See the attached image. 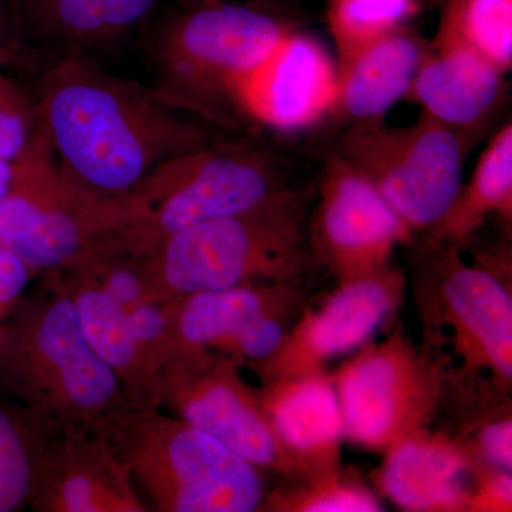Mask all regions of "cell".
Wrapping results in <instances>:
<instances>
[{
	"mask_svg": "<svg viewBox=\"0 0 512 512\" xmlns=\"http://www.w3.org/2000/svg\"><path fill=\"white\" fill-rule=\"evenodd\" d=\"M407 285L403 269L393 262L375 274L340 282L318 301L311 299L274 355L252 369L261 382L326 370L392 325Z\"/></svg>",
	"mask_w": 512,
	"mask_h": 512,
	"instance_id": "7c38bea8",
	"label": "cell"
},
{
	"mask_svg": "<svg viewBox=\"0 0 512 512\" xmlns=\"http://www.w3.org/2000/svg\"><path fill=\"white\" fill-rule=\"evenodd\" d=\"M36 126L80 187L100 200L123 197L157 165L210 144L183 111L67 50L43 74Z\"/></svg>",
	"mask_w": 512,
	"mask_h": 512,
	"instance_id": "6da1fadb",
	"label": "cell"
},
{
	"mask_svg": "<svg viewBox=\"0 0 512 512\" xmlns=\"http://www.w3.org/2000/svg\"><path fill=\"white\" fill-rule=\"evenodd\" d=\"M0 319V392L63 433H96L127 404L120 382L84 336L57 272Z\"/></svg>",
	"mask_w": 512,
	"mask_h": 512,
	"instance_id": "3957f363",
	"label": "cell"
},
{
	"mask_svg": "<svg viewBox=\"0 0 512 512\" xmlns=\"http://www.w3.org/2000/svg\"><path fill=\"white\" fill-rule=\"evenodd\" d=\"M414 234L345 158H328L309 237L320 266L338 284L382 271L397 248L412 244Z\"/></svg>",
	"mask_w": 512,
	"mask_h": 512,
	"instance_id": "4fadbf2b",
	"label": "cell"
},
{
	"mask_svg": "<svg viewBox=\"0 0 512 512\" xmlns=\"http://www.w3.org/2000/svg\"><path fill=\"white\" fill-rule=\"evenodd\" d=\"M259 396L276 440L298 470L299 481L342 468V412L326 370L262 380Z\"/></svg>",
	"mask_w": 512,
	"mask_h": 512,
	"instance_id": "e0dca14e",
	"label": "cell"
},
{
	"mask_svg": "<svg viewBox=\"0 0 512 512\" xmlns=\"http://www.w3.org/2000/svg\"><path fill=\"white\" fill-rule=\"evenodd\" d=\"M311 299V288L285 284L192 293L175 303V339L252 367L274 355Z\"/></svg>",
	"mask_w": 512,
	"mask_h": 512,
	"instance_id": "5bb4252c",
	"label": "cell"
},
{
	"mask_svg": "<svg viewBox=\"0 0 512 512\" xmlns=\"http://www.w3.org/2000/svg\"><path fill=\"white\" fill-rule=\"evenodd\" d=\"M504 227L512 220V126L501 127L487 144L466 185L429 235L446 244L461 245L483 227L490 217Z\"/></svg>",
	"mask_w": 512,
	"mask_h": 512,
	"instance_id": "603a6c76",
	"label": "cell"
},
{
	"mask_svg": "<svg viewBox=\"0 0 512 512\" xmlns=\"http://www.w3.org/2000/svg\"><path fill=\"white\" fill-rule=\"evenodd\" d=\"M338 63L316 37L286 30L234 89L241 120L274 130H306L335 113Z\"/></svg>",
	"mask_w": 512,
	"mask_h": 512,
	"instance_id": "9a60e30c",
	"label": "cell"
},
{
	"mask_svg": "<svg viewBox=\"0 0 512 512\" xmlns=\"http://www.w3.org/2000/svg\"><path fill=\"white\" fill-rule=\"evenodd\" d=\"M55 429L18 403H0V512L29 507L37 463Z\"/></svg>",
	"mask_w": 512,
	"mask_h": 512,
	"instance_id": "cb8c5ba5",
	"label": "cell"
},
{
	"mask_svg": "<svg viewBox=\"0 0 512 512\" xmlns=\"http://www.w3.org/2000/svg\"><path fill=\"white\" fill-rule=\"evenodd\" d=\"M285 187L265 151L210 143L164 161L110 200L109 241L147 258L178 232L247 210Z\"/></svg>",
	"mask_w": 512,
	"mask_h": 512,
	"instance_id": "8992f818",
	"label": "cell"
},
{
	"mask_svg": "<svg viewBox=\"0 0 512 512\" xmlns=\"http://www.w3.org/2000/svg\"><path fill=\"white\" fill-rule=\"evenodd\" d=\"M241 367L221 353L181 346L161 367L160 409L211 434L262 473L295 483L298 470Z\"/></svg>",
	"mask_w": 512,
	"mask_h": 512,
	"instance_id": "8fae6325",
	"label": "cell"
},
{
	"mask_svg": "<svg viewBox=\"0 0 512 512\" xmlns=\"http://www.w3.org/2000/svg\"><path fill=\"white\" fill-rule=\"evenodd\" d=\"M480 463L460 437L421 430L384 453L376 484L403 511L467 512Z\"/></svg>",
	"mask_w": 512,
	"mask_h": 512,
	"instance_id": "ac0fdd59",
	"label": "cell"
},
{
	"mask_svg": "<svg viewBox=\"0 0 512 512\" xmlns=\"http://www.w3.org/2000/svg\"><path fill=\"white\" fill-rule=\"evenodd\" d=\"M338 394L343 439L384 454L421 430L446 402L439 363L402 333L372 340L329 373Z\"/></svg>",
	"mask_w": 512,
	"mask_h": 512,
	"instance_id": "9c48e42d",
	"label": "cell"
},
{
	"mask_svg": "<svg viewBox=\"0 0 512 512\" xmlns=\"http://www.w3.org/2000/svg\"><path fill=\"white\" fill-rule=\"evenodd\" d=\"M417 6L419 0H330L329 29L339 62L403 28Z\"/></svg>",
	"mask_w": 512,
	"mask_h": 512,
	"instance_id": "4316f807",
	"label": "cell"
},
{
	"mask_svg": "<svg viewBox=\"0 0 512 512\" xmlns=\"http://www.w3.org/2000/svg\"><path fill=\"white\" fill-rule=\"evenodd\" d=\"M266 494L262 511L274 512H380L375 491L355 474L340 470Z\"/></svg>",
	"mask_w": 512,
	"mask_h": 512,
	"instance_id": "484cf974",
	"label": "cell"
},
{
	"mask_svg": "<svg viewBox=\"0 0 512 512\" xmlns=\"http://www.w3.org/2000/svg\"><path fill=\"white\" fill-rule=\"evenodd\" d=\"M412 259L414 306L421 346L446 376V400L470 426L510 407L512 390L511 275L493 262L468 264L460 248L431 238Z\"/></svg>",
	"mask_w": 512,
	"mask_h": 512,
	"instance_id": "7a4b0ae2",
	"label": "cell"
},
{
	"mask_svg": "<svg viewBox=\"0 0 512 512\" xmlns=\"http://www.w3.org/2000/svg\"><path fill=\"white\" fill-rule=\"evenodd\" d=\"M0 69V156L12 160L36 128L35 97Z\"/></svg>",
	"mask_w": 512,
	"mask_h": 512,
	"instance_id": "83f0119b",
	"label": "cell"
},
{
	"mask_svg": "<svg viewBox=\"0 0 512 512\" xmlns=\"http://www.w3.org/2000/svg\"><path fill=\"white\" fill-rule=\"evenodd\" d=\"M29 507L36 512H150L101 437L59 429L43 446Z\"/></svg>",
	"mask_w": 512,
	"mask_h": 512,
	"instance_id": "2e32d148",
	"label": "cell"
},
{
	"mask_svg": "<svg viewBox=\"0 0 512 512\" xmlns=\"http://www.w3.org/2000/svg\"><path fill=\"white\" fill-rule=\"evenodd\" d=\"M440 25L503 73L512 66V0H446Z\"/></svg>",
	"mask_w": 512,
	"mask_h": 512,
	"instance_id": "d4e9b609",
	"label": "cell"
},
{
	"mask_svg": "<svg viewBox=\"0 0 512 512\" xmlns=\"http://www.w3.org/2000/svg\"><path fill=\"white\" fill-rule=\"evenodd\" d=\"M238 2V0H175L177 8L191 9L200 6L217 5V3Z\"/></svg>",
	"mask_w": 512,
	"mask_h": 512,
	"instance_id": "d6a6232c",
	"label": "cell"
},
{
	"mask_svg": "<svg viewBox=\"0 0 512 512\" xmlns=\"http://www.w3.org/2000/svg\"><path fill=\"white\" fill-rule=\"evenodd\" d=\"M427 43L404 28L338 63L335 111L356 121L382 119L409 96Z\"/></svg>",
	"mask_w": 512,
	"mask_h": 512,
	"instance_id": "7402d4cb",
	"label": "cell"
},
{
	"mask_svg": "<svg viewBox=\"0 0 512 512\" xmlns=\"http://www.w3.org/2000/svg\"><path fill=\"white\" fill-rule=\"evenodd\" d=\"M503 74L453 30L439 25L436 39L427 43L409 96L430 119L464 133L494 110Z\"/></svg>",
	"mask_w": 512,
	"mask_h": 512,
	"instance_id": "d6986e66",
	"label": "cell"
},
{
	"mask_svg": "<svg viewBox=\"0 0 512 512\" xmlns=\"http://www.w3.org/2000/svg\"><path fill=\"white\" fill-rule=\"evenodd\" d=\"M97 436L126 468L154 512H255L264 508V473L245 458L160 407L111 413Z\"/></svg>",
	"mask_w": 512,
	"mask_h": 512,
	"instance_id": "5b68a950",
	"label": "cell"
},
{
	"mask_svg": "<svg viewBox=\"0 0 512 512\" xmlns=\"http://www.w3.org/2000/svg\"><path fill=\"white\" fill-rule=\"evenodd\" d=\"M308 195L285 187L227 217L164 241L146 261L165 298L237 286L309 288L320 266L309 237Z\"/></svg>",
	"mask_w": 512,
	"mask_h": 512,
	"instance_id": "277c9868",
	"label": "cell"
},
{
	"mask_svg": "<svg viewBox=\"0 0 512 512\" xmlns=\"http://www.w3.org/2000/svg\"><path fill=\"white\" fill-rule=\"evenodd\" d=\"M107 220V200L64 173L36 126L28 144L10 160L0 201V247L18 256L32 276L63 271L109 239Z\"/></svg>",
	"mask_w": 512,
	"mask_h": 512,
	"instance_id": "ba28073f",
	"label": "cell"
},
{
	"mask_svg": "<svg viewBox=\"0 0 512 512\" xmlns=\"http://www.w3.org/2000/svg\"><path fill=\"white\" fill-rule=\"evenodd\" d=\"M57 274L72 298L87 342L119 380L127 404L160 407V367L141 348L119 306L80 269Z\"/></svg>",
	"mask_w": 512,
	"mask_h": 512,
	"instance_id": "ffe728a7",
	"label": "cell"
},
{
	"mask_svg": "<svg viewBox=\"0 0 512 512\" xmlns=\"http://www.w3.org/2000/svg\"><path fill=\"white\" fill-rule=\"evenodd\" d=\"M23 35L86 52L146 22L160 0H2Z\"/></svg>",
	"mask_w": 512,
	"mask_h": 512,
	"instance_id": "44dd1931",
	"label": "cell"
},
{
	"mask_svg": "<svg viewBox=\"0 0 512 512\" xmlns=\"http://www.w3.org/2000/svg\"><path fill=\"white\" fill-rule=\"evenodd\" d=\"M286 30L281 19L261 6L227 2L177 8L154 36L153 92L185 114L237 126L235 86Z\"/></svg>",
	"mask_w": 512,
	"mask_h": 512,
	"instance_id": "52a82bcc",
	"label": "cell"
},
{
	"mask_svg": "<svg viewBox=\"0 0 512 512\" xmlns=\"http://www.w3.org/2000/svg\"><path fill=\"white\" fill-rule=\"evenodd\" d=\"M473 439L464 440L471 453L478 461L498 468V470L512 471V417L511 407L498 410L484 419L478 420L468 427L466 436Z\"/></svg>",
	"mask_w": 512,
	"mask_h": 512,
	"instance_id": "f1b7e54d",
	"label": "cell"
},
{
	"mask_svg": "<svg viewBox=\"0 0 512 512\" xmlns=\"http://www.w3.org/2000/svg\"><path fill=\"white\" fill-rule=\"evenodd\" d=\"M30 278L28 266L8 249L0 247V319L22 298Z\"/></svg>",
	"mask_w": 512,
	"mask_h": 512,
	"instance_id": "4dcf8cb0",
	"label": "cell"
},
{
	"mask_svg": "<svg viewBox=\"0 0 512 512\" xmlns=\"http://www.w3.org/2000/svg\"><path fill=\"white\" fill-rule=\"evenodd\" d=\"M466 134L421 114L407 127L356 121L340 156L414 232L431 231L460 191Z\"/></svg>",
	"mask_w": 512,
	"mask_h": 512,
	"instance_id": "30bf717a",
	"label": "cell"
},
{
	"mask_svg": "<svg viewBox=\"0 0 512 512\" xmlns=\"http://www.w3.org/2000/svg\"><path fill=\"white\" fill-rule=\"evenodd\" d=\"M10 175V161L5 157L0 156V201L5 195L6 187H8Z\"/></svg>",
	"mask_w": 512,
	"mask_h": 512,
	"instance_id": "836d02e7",
	"label": "cell"
},
{
	"mask_svg": "<svg viewBox=\"0 0 512 512\" xmlns=\"http://www.w3.org/2000/svg\"><path fill=\"white\" fill-rule=\"evenodd\" d=\"M511 473L480 463L468 497V512H510Z\"/></svg>",
	"mask_w": 512,
	"mask_h": 512,
	"instance_id": "f546056e",
	"label": "cell"
},
{
	"mask_svg": "<svg viewBox=\"0 0 512 512\" xmlns=\"http://www.w3.org/2000/svg\"><path fill=\"white\" fill-rule=\"evenodd\" d=\"M25 39L12 13L0 0V69L28 62V57L23 53Z\"/></svg>",
	"mask_w": 512,
	"mask_h": 512,
	"instance_id": "1f68e13d",
	"label": "cell"
}]
</instances>
